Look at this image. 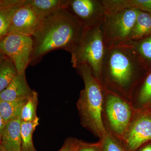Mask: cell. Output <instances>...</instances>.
Segmentation results:
<instances>
[{"mask_svg":"<svg viewBox=\"0 0 151 151\" xmlns=\"http://www.w3.org/2000/svg\"><path fill=\"white\" fill-rule=\"evenodd\" d=\"M85 30L65 8L42 20L32 36L33 50L29 65L39 62L45 54L55 50H64L71 54Z\"/></svg>","mask_w":151,"mask_h":151,"instance_id":"obj_1","label":"cell"},{"mask_svg":"<svg viewBox=\"0 0 151 151\" xmlns=\"http://www.w3.org/2000/svg\"><path fill=\"white\" fill-rule=\"evenodd\" d=\"M148 70L130 45L106 49L100 83L104 89L130 102L135 86Z\"/></svg>","mask_w":151,"mask_h":151,"instance_id":"obj_2","label":"cell"},{"mask_svg":"<svg viewBox=\"0 0 151 151\" xmlns=\"http://www.w3.org/2000/svg\"><path fill=\"white\" fill-rule=\"evenodd\" d=\"M75 68L84 84L76 103L81 124L100 139L107 133L103 120L104 88L88 65L82 64Z\"/></svg>","mask_w":151,"mask_h":151,"instance_id":"obj_3","label":"cell"},{"mask_svg":"<svg viewBox=\"0 0 151 151\" xmlns=\"http://www.w3.org/2000/svg\"><path fill=\"white\" fill-rule=\"evenodd\" d=\"M101 23L86 29L78 45L71 53L73 67L75 68L78 65L86 64L100 82L106 50Z\"/></svg>","mask_w":151,"mask_h":151,"instance_id":"obj_4","label":"cell"},{"mask_svg":"<svg viewBox=\"0 0 151 151\" xmlns=\"http://www.w3.org/2000/svg\"><path fill=\"white\" fill-rule=\"evenodd\" d=\"M103 120L107 132L123 140L136 110L129 100L104 89Z\"/></svg>","mask_w":151,"mask_h":151,"instance_id":"obj_5","label":"cell"},{"mask_svg":"<svg viewBox=\"0 0 151 151\" xmlns=\"http://www.w3.org/2000/svg\"><path fill=\"white\" fill-rule=\"evenodd\" d=\"M139 11L135 9H126L105 14L101 25L106 49L130 42Z\"/></svg>","mask_w":151,"mask_h":151,"instance_id":"obj_6","label":"cell"},{"mask_svg":"<svg viewBox=\"0 0 151 151\" xmlns=\"http://www.w3.org/2000/svg\"><path fill=\"white\" fill-rule=\"evenodd\" d=\"M33 50L32 36L9 33L0 41V50L12 60L18 74H25Z\"/></svg>","mask_w":151,"mask_h":151,"instance_id":"obj_7","label":"cell"},{"mask_svg":"<svg viewBox=\"0 0 151 151\" xmlns=\"http://www.w3.org/2000/svg\"><path fill=\"white\" fill-rule=\"evenodd\" d=\"M65 8L86 29L100 24L105 16L102 0H67Z\"/></svg>","mask_w":151,"mask_h":151,"instance_id":"obj_8","label":"cell"},{"mask_svg":"<svg viewBox=\"0 0 151 151\" xmlns=\"http://www.w3.org/2000/svg\"><path fill=\"white\" fill-rule=\"evenodd\" d=\"M122 141L130 151L151 141V110H136Z\"/></svg>","mask_w":151,"mask_h":151,"instance_id":"obj_9","label":"cell"},{"mask_svg":"<svg viewBox=\"0 0 151 151\" xmlns=\"http://www.w3.org/2000/svg\"><path fill=\"white\" fill-rule=\"evenodd\" d=\"M40 22L36 14L28 4L27 0H26L14 15L9 33L32 36L38 27Z\"/></svg>","mask_w":151,"mask_h":151,"instance_id":"obj_10","label":"cell"},{"mask_svg":"<svg viewBox=\"0 0 151 151\" xmlns=\"http://www.w3.org/2000/svg\"><path fill=\"white\" fill-rule=\"evenodd\" d=\"M130 102L137 111L151 110V68L136 84Z\"/></svg>","mask_w":151,"mask_h":151,"instance_id":"obj_11","label":"cell"},{"mask_svg":"<svg viewBox=\"0 0 151 151\" xmlns=\"http://www.w3.org/2000/svg\"><path fill=\"white\" fill-rule=\"evenodd\" d=\"M20 118L6 123L1 138L4 151H22Z\"/></svg>","mask_w":151,"mask_h":151,"instance_id":"obj_12","label":"cell"},{"mask_svg":"<svg viewBox=\"0 0 151 151\" xmlns=\"http://www.w3.org/2000/svg\"><path fill=\"white\" fill-rule=\"evenodd\" d=\"M33 91L28 84L25 74L17 73L11 84L0 94V101H12L27 98Z\"/></svg>","mask_w":151,"mask_h":151,"instance_id":"obj_13","label":"cell"},{"mask_svg":"<svg viewBox=\"0 0 151 151\" xmlns=\"http://www.w3.org/2000/svg\"><path fill=\"white\" fill-rule=\"evenodd\" d=\"M26 0H4L0 5V41L9 33L13 17Z\"/></svg>","mask_w":151,"mask_h":151,"instance_id":"obj_14","label":"cell"},{"mask_svg":"<svg viewBox=\"0 0 151 151\" xmlns=\"http://www.w3.org/2000/svg\"><path fill=\"white\" fill-rule=\"evenodd\" d=\"M67 0H27L41 21L50 16L65 7Z\"/></svg>","mask_w":151,"mask_h":151,"instance_id":"obj_15","label":"cell"},{"mask_svg":"<svg viewBox=\"0 0 151 151\" xmlns=\"http://www.w3.org/2000/svg\"><path fill=\"white\" fill-rule=\"evenodd\" d=\"M28 98L12 101H0V114L5 124L15 119H21L22 109Z\"/></svg>","mask_w":151,"mask_h":151,"instance_id":"obj_16","label":"cell"},{"mask_svg":"<svg viewBox=\"0 0 151 151\" xmlns=\"http://www.w3.org/2000/svg\"><path fill=\"white\" fill-rule=\"evenodd\" d=\"M151 34V16L148 12L140 11L133 29L131 41L142 39Z\"/></svg>","mask_w":151,"mask_h":151,"instance_id":"obj_17","label":"cell"},{"mask_svg":"<svg viewBox=\"0 0 151 151\" xmlns=\"http://www.w3.org/2000/svg\"><path fill=\"white\" fill-rule=\"evenodd\" d=\"M127 44L134 48L140 60L149 69L151 68V34L135 41H131Z\"/></svg>","mask_w":151,"mask_h":151,"instance_id":"obj_18","label":"cell"},{"mask_svg":"<svg viewBox=\"0 0 151 151\" xmlns=\"http://www.w3.org/2000/svg\"><path fill=\"white\" fill-rule=\"evenodd\" d=\"M40 119L37 117L32 122H22L21 125L22 151H37L34 146L32 137L36 128L39 124Z\"/></svg>","mask_w":151,"mask_h":151,"instance_id":"obj_19","label":"cell"},{"mask_svg":"<svg viewBox=\"0 0 151 151\" xmlns=\"http://www.w3.org/2000/svg\"><path fill=\"white\" fill-rule=\"evenodd\" d=\"M17 73L13 63L6 56L0 64V94L11 84Z\"/></svg>","mask_w":151,"mask_h":151,"instance_id":"obj_20","label":"cell"},{"mask_svg":"<svg viewBox=\"0 0 151 151\" xmlns=\"http://www.w3.org/2000/svg\"><path fill=\"white\" fill-rule=\"evenodd\" d=\"M38 103V93L34 91L22 109L21 115L22 122H32L37 118V109Z\"/></svg>","mask_w":151,"mask_h":151,"instance_id":"obj_21","label":"cell"},{"mask_svg":"<svg viewBox=\"0 0 151 151\" xmlns=\"http://www.w3.org/2000/svg\"><path fill=\"white\" fill-rule=\"evenodd\" d=\"M99 140L101 151H130L123 141L109 132Z\"/></svg>","mask_w":151,"mask_h":151,"instance_id":"obj_22","label":"cell"},{"mask_svg":"<svg viewBox=\"0 0 151 151\" xmlns=\"http://www.w3.org/2000/svg\"><path fill=\"white\" fill-rule=\"evenodd\" d=\"M119 6L122 9H135L150 12L151 11V0H120Z\"/></svg>","mask_w":151,"mask_h":151,"instance_id":"obj_23","label":"cell"},{"mask_svg":"<svg viewBox=\"0 0 151 151\" xmlns=\"http://www.w3.org/2000/svg\"><path fill=\"white\" fill-rule=\"evenodd\" d=\"M100 140L96 143H88L80 140V144L75 151H101Z\"/></svg>","mask_w":151,"mask_h":151,"instance_id":"obj_24","label":"cell"},{"mask_svg":"<svg viewBox=\"0 0 151 151\" xmlns=\"http://www.w3.org/2000/svg\"><path fill=\"white\" fill-rule=\"evenodd\" d=\"M80 140L74 137L68 138L58 151H75L79 146Z\"/></svg>","mask_w":151,"mask_h":151,"instance_id":"obj_25","label":"cell"},{"mask_svg":"<svg viewBox=\"0 0 151 151\" xmlns=\"http://www.w3.org/2000/svg\"><path fill=\"white\" fill-rule=\"evenodd\" d=\"M136 151H151V141L140 146Z\"/></svg>","mask_w":151,"mask_h":151,"instance_id":"obj_26","label":"cell"},{"mask_svg":"<svg viewBox=\"0 0 151 151\" xmlns=\"http://www.w3.org/2000/svg\"><path fill=\"white\" fill-rule=\"evenodd\" d=\"M5 125V123L4 122L2 117L0 114V144H1V138L2 134Z\"/></svg>","mask_w":151,"mask_h":151,"instance_id":"obj_27","label":"cell"},{"mask_svg":"<svg viewBox=\"0 0 151 151\" xmlns=\"http://www.w3.org/2000/svg\"><path fill=\"white\" fill-rule=\"evenodd\" d=\"M6 55L0 50V64L6 58Z\"/></svg>","mask_w":151,"mask_h":151,"instance_id":"obj_28","label":"cell"},{"mask_svg":"<svg viewBox=\"0 0 151 151\" xmlns=\"http://www.w3.org/2000/svg\"><path fill=\"white\" fill-rule=\"evenodd\" d=\"M0 151H4L2 147L1 146V144H0Z\"/></svg>","mask_w":151,"mask_h":151,"instance_id":"obj_29","label":"cell"},{"mask_svg":"<svg viewBox=\"0 0 151 151\" xmlns=\"http://www.w3.org/2000/svg\"><path fill=\"white\" fill-rule=\"evenodd\" d=\"M4 0H0V5L3 2H4Z\"/></svg>","mask_w":151,"mask_h":151,"instance_id":"obj_30","label":"cell"},{"mask_svg":"<svg viewBox=\"0 0 151 151\" xmlns=\"http://www.w3.org/2000/svg\"><path fill=\"white\" fill-rule=\"evenodd\" d=\"M149 13L150 14V15L151 16V12H149Z\"/></svg>","mask_w":151,"mask_h":151,"instance_id":"obj_31","label":"cell"},{"mask_svg":"<svg viewBox=\"0 0 151 151\" xmlns=\"http://www.w3.org/2000/svg\"></svg>","mask_w":151,"mask_h":151,"instance_id":"obj_32","label":"cell"}]
</instances>
